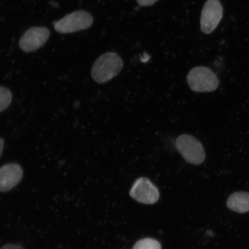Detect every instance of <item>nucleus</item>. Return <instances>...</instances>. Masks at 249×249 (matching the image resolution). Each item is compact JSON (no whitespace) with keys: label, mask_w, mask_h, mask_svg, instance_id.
Instances as JSON below:
<instances>
[{"label":"nucleus","mask_w":249,"mask_h":249,"mask_svg":"<svg viewBox=\"0 0 249 249\" xmlns=\"http://www.w3.org/2000/svg\"><path fill=\"white\" fill-rule=\"evenodd\" d=\"M139 5L142 6V7H148L157 2L158 0H136Z\"/></svg>","instance_id":"obj_12"},{"label":"nucleus","mask_w":249,"mask_h":249,"mask_svg":"<svg viewBox=\"0 0 249 249\" xmlns=\"http://www.w3.org/2000/svg\"><path fill=\"white\" fill-rule=\"evenodd\" d=\"M123 61L116 53L102 54L92 65L91 76L98 83H105L118 75L123 67Z\"/></svg>","instance_id":"obj_1"},{"label":"nucleus","mask_w":249,"mask_h":249,"mask_svg":"<svg viewBox=\"0 0 249 249\" xmlns=\"http://www.w3.org/2000/svg\"><path fill=\"white\" fill-rule=\"evenodd\" d=\"M176 147L187 162L195 165L204 162L205 153L203 146L195 137L187 134L179 136L177 139Z\"/></svg>","instance_id":"obj_3"},{"label":"nucleus","mask_w":249,"mask_h":249,"mask_svg":"<svg viewBox=\"0 0 249 249\" xmlns=\"http://www.w3.org/2000/svg\"><path fill=\"white\" fill-rule=\"evenodd\" d=\"M132 249H161V247L156 239L147 238L137 242Z\"/></svg>","instance_id":"obj_10"},{"label":"nucleus","mask_w":249,"mask_h":249,"mask_svg":"<svg viewBox=\"0 0 249 249\" xmlns=\"http://www.w3.org/2000/svg\"><path fill=\"white\" fill-rule=\"evenodd\" d=\"M50 31L46 27H31L19 40V46L25 52H31L41 48L48 40Z\"/></svg>","instance_id":"obj_7"},{"label":"nucleus","mask_w":249,"mask_h":249,"mask_svg":"<svg viewBox=\"0 0 249 249\" xmlns=\"http://www.w3.org/2000/svg\"><path fill=\"white\" fill-rule=\"evenodd\" d=\"M4 141L3 139L0 138V157H1V154L2 153L3 149H4Z\"/></svg>","instance_id":"obj_14"},{"label":"nucleus","mask_w":249,"mask_h":249,"mask_svg":"<svg viewBox=\"0 0 249 249\" xmlns=\"http://www.w3.org/2000/svg\"><path fill=\"white\" fill-rule=\"evenodd\" d=\"M12 99V94L10 90L7 87L0 86V113L9 107Z\"/></svg>","instance_id":"obj_11"},{"label":"nucleus","mask_w":249,"mask_h":249,"mask_svg":"<svg viewBox=\"0 0 249 249\" xmlns=\"http://www.w3.org/2000/svg\"><path fill=\"white\" fill-rule=\"evenodd\" d=\"M130 197L144 204H154L160 197V192L150 180L140 177L134 182L129 192Z\"/></svg>","instance_id":"obj_5"},{"label":"nucleus","mask_w":249,"mask_h":249,"mask_svg":"<svg viewBox=\"0 0 249 249\" xmlns=\"http://www.w3.org/2000/svg\"><path fill=\"white\" fill-rule=\"evenodd\" d=\"M23 171L19 164L11 163L0 167V192H7L22 179Z\"/></svg>","instance_id":"obj_8"},{"label":"nucleus","mask_w":249,"mask_h":249,"mask_svg":"<svg viewBox=\"0 0 249 249\" xmlns=\"http://www.w3.org/2000/svg\"><path fill=\"white\" fill-rule=\"evenodd\" d=\"M187 82L192 90L197 92L215 91L219 85L216 74L210 68L197 67L193 68L187 75Z\"/></svg>","instance_id":"obj_2"},{"label":"nucleus","mask_w":249,"mask_h":249,"mask_svg":"<svg viewBox=\"0 0 249 249\" xmlns=\"http://www.w3.org/2000/svg\"><path fill=\"white\" fill-rule=\"evenodd\" d=\"M93 23L91 14L85 11H77L68 14L61 19L54 23L57 32L68 34L89 29Z\"/></svg>","instance_id":"obj_4"},{"label":"nucleus","mask_w":249,"mask_h":249,"mask_svg":"<svg viewBox=\"0 0 249 249\" xmlns=\"http://www.w3.org/2000/svg\"><path fill=\"white\" fill-rule=\"evenodd\" d=\"M0 249H24L20 246L13 244H9L4 246Z\"/></svg>","instance_id":"obj_13"},{"label":"nucleus","mask_w":249,"mask_h":249,"mask_svg":"<svg viewBox=\"0 0 249 249\" xmlns=\"http://www.w3.org/2000/svg\"><path fill=\"white\" fill-rule=\"evenodd\" d=\"M227 207L229 210L239 213L249 211V193L238 192L233 193L227 199Z\"/></svg>","instance_id":"obj_9"},{"label":"nucleus","mask_w":249,"mask_h":249,"mask_svg":"<svg viewBox=\"0 0 249 249\" xmlns=\"http://www.w3.org/2000/svg\"><path fill=\"white\" fill-rule=\"evenodd\" d=\"M223 9L219 0H208L202 8L200 29L202 33L210 34L216 29L223 18Z\"/></svg>","instance_id":"obj_6"}]
</instances>
